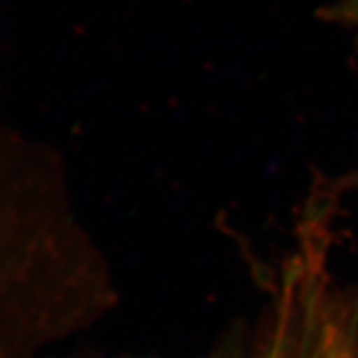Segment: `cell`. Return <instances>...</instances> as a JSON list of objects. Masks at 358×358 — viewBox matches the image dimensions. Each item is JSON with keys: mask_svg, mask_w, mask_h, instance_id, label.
<instances>
[{"mask_svg": "<svg viewBox=\"0 0 358 358\" xmlns=\"http://www.w3.org/2000/svg\"><path fill=\"white\" fill-rule=\"evenodd\" d=\"M209 358H233V357L229 355L227 352H220V354H214V355L209 357Z\"/></svg>", "mask_w": 358, "mask_h": 358, "instance_id": "cell-3", "label": "cell"}, {"mask_svg": "<svg viewBox=\"0 0 358 358\" xmlns=\"http://www.w3.org/2000/svg\"><path fill=\"white\" fill-rule=\"evenodd\" d=\"M255 358H357L354 326L330 308L284 301L267 312Z\"/></svg>", "mask_w": 358, "mask_h": 358, "instance_id": "cell-1", "label": "cell"}, {"mask_svg": "<svg viewBox=\"0 0 358 358\" xmlns=\"http://www.w3.org/2000/svg\"><path fill=\"white\" fill-rule=\"evenodd\" d=\"M322 17L341 24L358 26V0H338L322 10Z\"/></svg>", "mask_w": 358, "mask_h": 358, "instance_id": "cell-2", "label": "cell"}]
</instances>
